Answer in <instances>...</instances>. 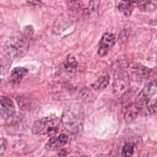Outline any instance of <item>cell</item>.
<instances>
[{
	"instance_id": "cell-1",
	"label": "cell",
	"mask_w": 157,
	"mask_h": 157,
	"mask_svg": "<svg viewBox=\"0 0 157 157\" xmlns=\"http://www.w3.org/2000/svg\"><path fill=\"white\" fill-rule=\"evenodd\" d=\"M84 121V114L82 107L78 104H73L64 111L61 124L69 133L78 134L82 130Z\"/></svg>"
},
{
	"instance_id": "cell-2",
	"label": "cell",
	"mask_w": 157,
	"mask_h": 157,
	"mask_svg": "<svg viewBox=\"0 0 157 157\" xmlns=\"http://www.w3.org/2000/svg\"><path fill=\"white\" fill-rule=\"evenodd\" d=\"M29 44L26 37L18 35L11 38L5 45V51L12 58H21L29 51Z\"/></svg>"
},
{
	"instance_id": "cell-3",
	"label": "cell",
	"mask_w": 157,
	"mask_h": 157,
	"mask_svg": "<svg viewBox=\"0 0 157 157\" xmlns=\"http://www.w3.org/2000/svg\"><path fill=\"white\" fill-rule=\"evenodd\" d=\"M59 119L57 117H44L35 121L32 126L34 134L55 135L58 132Z\"/></svg>"
},
{
	"instance_id": "cell-4",
	"label": "cell",
	"mask_w": 157,
	"mask_h": 157,
	"mask_svg": "<svg viewBox=\"0 0 157 157\" xmlns=\"http://www.w3.org/2000/svg\"><path fill=\"white\" fill-rule=\"evenodd\" d=\"M157 90V83L151 82L147 84L136 98L135 101V107L138 109L144 108L148 104L150 98L153 96Z\"/></svg>"
},
{
	"instance_id": "cell-5",
	"label": "cell",
	"mask_w": 157,
	"mask_h": 157,
	"mask_svg": "<svg viewBox=\"0 0 157 157\" xmlns=\"http://www.w3.org/2000/svg\"><path fill=\"white\" fill-rule=\"evenodd\" d=\"M67 4L69 7L74 12H77L78 13H81L86 15L90 14L93 11L96 10L100 4L99 1H76V2H68Z\"/></svg>"
},
{
	"instance_id": "cell-6",
	"label": "cell",
	"mask_w": 157,
	"mask_h": 157,
	"mask_svg": "<svg viewBox=\"0 0 157 157\" xmlns=\"http://www.w3.org/2000/svg\"><path fill=\"white\" fill-rule=\"evenodd\" d=\"M116 42V37L113 34L106 32L101 38L98 45V55L100 56H106L111 51Z\"/></svg>"
},
{
	"instance_id": "cell-7",
	"label": "cell",
	"mask_w": 157,
	"mask_h": 157,
	"mask_svg": "<svg viewBox=\"0 0 157 157\" xmlns=\"http://www.w3.org/2000/svg\"><path fill=\"white\" fill-rule=\"evenodd\" d=\"M15 113V105L10 98L6 96H0V115L4 119L12 117Z\"/></svg>"
},
{
	"instance_id": "cell-8",
	"label": "cell",
	"mask_w": 157,
	"mask_h": 157,
	"mask_svg": "<svg viewBox=\"0 0 157 157\" xmlns=\"http://www.w3.org/2000/svg\"><path fill=\"white\" fill-rule=\"evenodd\" d=\"M129 78L125 72H121L115 75L113 83V89L115 94H121L127 88Z\"/></svg>"
},
{
	"instance_id": "cell-9",
	"label": "cell",
	"mask_w": 157,
	"mask_h": 157,
	"mask_svg": "<svg viewBox=\"0 0 157 157\" xmlns=\"http://www.w3.org/2000/svg\"><path fill=\"white\" fill-rule=\"evenodd\" d=\"M68 138L65 134H61L58 136H53L46 144L45 147L48 150H57L67 144Z\"/></svg>"
},
{
	"instance_id": "cell-10",
	"label": "cell",
	"mask_w": 157,
	"mask_h": 157,
	"mask_svg": "<svg viewBox=\"0 0 157 157\" xmlns=\"http://www.w3.org/2000/svg\"><path fill=\"white\" fill-rule=\"evenodd\" d=\"M29 71L25 67H18L14 68L12 71L10 75V81L13 84H18L21 81V80L27 75Z\"/></svg>"
},
{
	"instance_id": "cell-11",
	"label": "cell",
	"mask_w": 157,
	"mask_h": 157,
	"mask_svg": "<svg viewBox=\"0 0 157 157\" xmlns=\"http://www.w3.org/2000/svg\"><path fill=\"white\" fill-rule=\"evenodd\" d=\"M134 2H120L117 5V9H119L123 14H124L126 16H130V15H131L133 10L134 9Z\"/></svg>"
},
{
	"instance_id": "cell-12",
	"label": "cell",
	"mask_w": 157,
	"mask_h": 157,
	"mask_svg": "<svg viewBox=\"0 0 157 157\" xmlns=\"http://www.w3.org/2000/svg\"><path fill=\"white\" fill-rule=\"evenodd\" d=\"M110 83V77L109 75L101 76L91 84V87L95 90H102L108 86Z\"/></svg>"
},
{
	"instance_id": "cell-13",
	"label": "cell",
	"mask_w": 157,
	"mask_h": 157,
	"mask_svg": "<svg viewBox=\"0 0 157 157\" xmlns=\"http://www.w3.org/2000/svg\"><path fill=\"white\" fill-rule=\"evenodd\" d=\"M78 66V62H77L76 59L72 55H68L66 59V61L64 62V67L65 70L69 73H72L75 71Z\"/></svg>"
},
{
	"instance_id": "cell-14",
	"label": "cell",
	"mask_w": 157,
	"mask_h": 157,
	"mask_svg": "<svg viewBox=\"0 0 157 157\" xmlns=\"http://www.w3.org/2000/svg\"><path fill=\"white\" fill-rule=\"evenodd\" d=\"M138 111H139V110L135 106L134 107H131L128 110H127V112L124 114V120H125L126 122L131 123L134 121L137 118Z\"/></svg>"
},
{
	"instance_id": "cell-15",
	"label": "cell",
	"mask_w": 157,
	"mask_h": 157,
	"mask_svg": "<svg viewBox=\"0 0 157 157\" xmlns=\"http://www.w3.org/2000/svg\"><path fill=\"white\" fill-rule=\"evenodd\" d=\"M134 153V144L128 143L125 144L122 149V157H132Z\"/></svg>"
},
{
	"instance_id": "cell-16",
	"label": "cell",
	"mask_w": 157,
	"mask_h": 157,
	"mask_svg": "<svg viewBox=\"0 0 157 157\" xmlns=\"http://www.w3.org/2000/svg\"><path fill=\"white\" fill-rule=\"evenodd\" d=\"M6 150V140L1 138L0 139V156L4 154L5 151Z\"/></svg>"
},
{
	"instance_id": "cell-17",
	"label": "cell",
	"mask_w": 157,
	"mask_h": 157,
	"mask_svg": "<svg viewBox=\"0 0 157 157\" xmlns=\"http://www.w3.org/2000/svg\"><path fill=\"white\" fill-rule=\"evenodd\" d=\"M150 110H151L152 111L157 112V101H154V102H153V104H152Z\"/></svg>"
},
{
	"instance_id": "cell-18",
	"label": "cell",
	"mask_w": 157,
	"mask_h": 157,
	"mask_svg": "<svg viewBox=\"0 0 157 157\" xmlns=\"http://www.w3.org/2000/svg\"><path fill=\"white\" fill-rule=\"evenodd\" d=\"M144 157H157V154H149Z\"/></svg>"
},
{
	"instance_id": "cell-19",
	"label": "cell",
	"mask_w": 157,
	"mask_h": 157,
	"mask_svg": "<svg viewBox=\"0 0 157 157\" xmlns=\"http://www.w3.org/2000/svg\"><path fill=\"white\" fill-rule=\"evenodd\" d=\"M81 157H88V156H81Z\"/></svg>"
},
{
	"instance_id": "cell-20",
	"label": "cell",
	"mask_w": 157,
	"mask_h": 157,
	"mask_svg": "<svg viewBox=\"0 0 157 157\" xmlns=\"http://www.w3.org/2000/svg\"><path fill=\"white\" fill-rule=\"evenodd\" d=\"M0 82H1V80H0Z\"/></svg>"
}]
</instances>
